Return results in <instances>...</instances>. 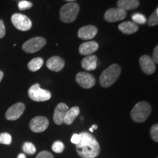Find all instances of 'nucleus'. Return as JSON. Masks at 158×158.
<instances>
[{
  "instance_id": "2eb2a0df",
  "label": "nucleus",
  "mask_w": 158,
  "mask_h": 158,
  "mask_svg": "<svg viewBox=\"0 0 158 158\" xmlns=\"http://www.w3.org/2000/svg\"><path fill=\"white\" fill-rule=\"evenodd\" d=\"M46 66L49 70L54 71V72H59L64 68V61L59 56H52L48 59Z\"/></svg>"
},
{
  "instance_id": "a211bd4d",
  "label": "nucleus",
  "mask_w": 158,
  "mask_h": 158,
  "mask_svg": "<svg viewBox=\"0 0 158 158\" xmlns=\"http://www.w3.org/2000/svg\"><path fill=\"white\" fill-rule=\"evenodd\" d=\"M118 29L123 34L131 35L138 30V27L137 24L133 21H126L118 25Z\"/></svg>"
},
{
  "instance_id": "aec40b11",
  "label": "nucleus",
  "mask_w": 158,
  "mask_h": 158,
  "mask_svg": "<svg viewBox=\"0 0 158 158\" xmlns=\"http://www.w3.org/2000/svg\"><path fill=\"white\" fill-rule=\"evenodd\" d=\"M79 114H80V109L77 106H74V107L70 108L67 111L66 114H65L64 118V122L65 124L70 125L75 121V119L78 117Z\"/></svg>"
},
{
  "instance_id": "4468645a",
  "label": "nucleus",
  "mask_w": 158,
  "mask_h": 158,
  "mask_svg": "<svg viewBox=\"0 0 158 158\" xmlns=\"http://www.w3.org/2000/svg\"><path fill=\"white\" fill-rule=\"evenodd\" d=\"M68 106L64 102H60L56 106V108L54 110V114L53 118L55 124L60 125L64 122V118L67 111L68 110Z\"/></svg>"
},
{
  "instance_id": "c85d7f7f",
  "label": "nucleus",
  "mask_w": 158,
  "mask_h": 158,
  "mask_svg": "<svg viewBox=\"0 0 158 158\" xmlns=\"http://www.w3.org/2000/svg\"><path fill=\"white\" fill-rule=\"evenodd\" d=\"M36 158H54V156L48 151H42L37 155Z\"/></svg>"
},
{
  "instance_id": "9b49d317",
  "label": "nucleus",
  "mask_w": 158,
  "mask_h": 158,
  "mask_svg": "<svg viewBox=\"0 0 158 158\" xmlns=\"http://www.w3.org/2000/svg\"><path fill=\"white\" fill-rule=\"evenodd\" d=\"M76 80L77 83L84 89H91L95 85V78L92 75L88 73H78L76 75Z\"/></svg>"
},
{
  "instance_id": "a878e982",
  "label": "nucleus",
  "mask_w": 158,
  "mask_h": 158,
  "mask_svg": "<svg viewBox=\"0 0 158 158\" xmlns=\"http://www.w3.org/2000/svg\"><path fill=\"white\" fill-rule=\"evenodd\" d=\"M158 23V9L157 8L155 11L152 14L151 16L149 17V21H148V24L151 27L157 25Z\"/></svg>"
},
{
  "instance_id": "c756f323",
  "label": "nucleus",
  "mask_w": 158,
  "mask_h": 158,
  "mask_svg": "<svg viewBox=\"0 0 158 158\" xmlns=\"http://www.w3.org/2000/svg\"><path fill=\"white\" fill-rule=\"evenodd\" d=\"M5 27L2 20H0V39L2 38L5 35Z\"/></svg>"
},
{
  "instance_id": "0eeeda50",
  "label": "nucleus",
  "mask_w": 158,
  "mask_h": 158,
  "mask_svg": "<svg viewBox=\"0 0 158 158\" xmlns=\"http://www.w3.org/2000/svg\"><path fill=\"white\" fill-rule=\"evenodd\" d=\"M11 21L15 28L20 31H28L32 26L31 20L27 15L21 13H15L12 15Z\"/></svg>"
},
{
  "instance_id": "4be33fe9",
  "label": "nucleus",
  "mask_w": 158,
  "mask_h": 158,
  "mask_svg": "<svg viewBox=\"0 0 158 158\" xmlns=\"http://www.w3.org/2000/svg\"><path fill=\"white\" fill-rule=\"evenodd\" d=\"M23 152L26 154H28V155H34L36 152V147H35V145L31 142H26L23 143L22 147Z\"/></svg>"
},
{
  "instance_id": "473e14b6",
  "label": "nucleus",
  "mask_w": 158,
  "mask_h": 158,
  "mask_svg": "<svg viewBox=\"0 0 158 158\" xmlns=\"http://www.w3.org/2000/svg\"><path fill=\"white\" fill-rule=\"evenodd\" d=\"M18 158H27V157H26V155H24V154L21 153V154H20L19 156H18Z\"/></svg>"
},
{
  "instance_id": "20e7f679",
  "label": "nucleus",
  "mask_w": 158,
  "mask_h": 158,
  "mask_svg": "<svg viewBox=\"0 0 158 158\" xmlns=\"http://www.w3.org/2000/svg\"><path fill=\"white\" fill-rule=\"evenodd\" d=\"M80 7L76 2H69L62 6L59 12L60 20L64 23H71L78 16Z\"/></svg>"
},
{
  "instance_id": "2f4dec72",
  "label": "nucleus",
  "mask_w": 158,
  "mask_h": 158,
  "mask_svg": "<svg viewBox=\"0 0 158 158\" xmlns=\"http://www.w3.org/2000/svg\"><path fill=\"white\" fill-rule=\"evenodd\" d=\"M152 59V60L154 61V62L155 63L158 62V46H156L155 49H154Z\"/></svg>"
},
{
  "instance_id": "f257e3e1",
  "label": "nucleus",
  "mask_w": 158,
  "mask_h": 158,
  "mask_svg": "<svg viewBox=\"0 0 158 158\" xmlns=\"http://www.w3.org/2000/svg\"><path fill=\"white\" fill-rule=\"evenodd\" d=\"M81 140L76 144L78 155L82 158H95L100 152L99 143L92 134L83 132L80 133Z\"/></svg>"
},
{
  "instance_id": "9d476101",
  "label": "nucleus",
  "mask_w": 158,
  "mask_h": 158,
  "mask_svg": "<svg viewBox=\"0 0 158 158\" xmlns=\"http://www.w3.org/2000/svg\"><path fill=\"white\" fill-rule=\"evenodd\" d=\"M127 16L125 10L121 8H110L106 10L104 15V19L108 22H116L122 21Z\"/></svg>"
},
{
  "instance_id": "cd10ccee",
  "label": "nucleus",
  "mask_w": 158,
  "mask_h": 158,
  "mask_svg": "<svg viewBox=\"0 0 158 158\" xmlns=\"http://www.w3.org/2000/svg\"><path fill=\"white\" fill-rule=\"evenodd\" d=\"M150 135H151L152 138L153 139L154 141H158V124H154L152 127H151L150 130Z\"/></svg>"
},
{
  "instance_id": "f03ea898",
  "label": "nucleus",
  "mask_w": 158,
  "mask_h": 158,
  "mask_svg": "<svg viewBox=\"0 0 158 158\" xmlns=\"http://www.w3.org/2000/svg\"><path fill=\"white\" fill-rule=\"evenodd\" d=\"M121 68L117 64L110 65L100 75V85L104 88H108L111 86L119 77L120 74H121Z\"/></svg>"
},
{
  "instance_id": "6e6552de",
  "label": "nucleus",
  "mask_w": 158,
  "mask_h": 158,
  "mask_svg": "<svg viewBox=\"0 0 158 158\" xmlns=\"http://www.w3.org/2000/svg\"><path fill=\"white\" fill-rule=\"evenodd\" d=\"M49 125L48 119L45 116H35L30 121L29 127L34 133H42Z\"/></svg>"
},
{
  "instance_id": "ddd939ff",
  "label": "nucleus",
  "mask_w": 158,
  "mask_h": 158,
  "mask_svg": "<svg viewBox=\"0 0 158 158\" xmlns=\"http://www.w3.org/2000/svg\"><path fill=\"white\" fill-rule=\"evenodd\" d=\"M98 33V29L93 25H88L79 29L78 36L80 39L88 40L94 38Z\"/></svg>"
},
{
  "instance_id": "72a5a7b5",
  "label": "nucleus",
  "mask_w": 158,
  "mask_h": 158,
  "mask_svg": "<svg viewBox=\"0 0 158 158\" xmlns=\"http://www.w3.org/2000/svg\"><path fill=\"white\" fill-rule=\"evenodd\" d=\"M3 77H4V73H3V72H2V71L0 70V82H1V81H2V80Z\"/></svg>"
},
{
  "instance_id": "c9c22d12",
  "label": "nucleus",
  "mask_w": 158,
  "mask_h": 158,
  "mask_svg": "<svg viewBox=\"0 0 158 158\" xmlns=\"http://www.w3.org/2000/svg\"><path fill=\"white\" fill-rule=\"evenodd\" d=\"M65 1L67 2H73L74 1H76V0H65Z\"/></svg>"
},
{
  "instance_id": "f8f14e48",
  "label": "nucleus",
  "mask_w": 158,
  "mask_h": 158,
  "mask_svg": "<svg viewBox=\"0 0 158 158\" xmlns=\"http://www.w3.org/2000/svg\"><path fill=\"white\" fill-rule=\"evenodd\" d=\"M139 64L143 73L147 75H152L155 72V63L154 62L151 56L143 55L139 59Z\"/></svg>"
},
{
  "instance_id": "b1692460",
  "label": "nucleus",
  "mask_w": 158,
  "mask_h": 158,
  "mask_svg": "<svg viewBox=\"0 0 158 158\" xmlns=\"http://www.w3.org/2000/svg\"><path fill=\"white\" fill-rule=\"evenodd\" d=\"M12 142V137L9 133H2L0 134V143L10 145Z\"/></svg>"
},
{
  "instance_id": "39448f33",
  "label": "nucleus",
  "mask_w": 158,
  "mask_h": 158,
  "mask_svg": "<svg viewBox=\"0 0 158 158\" xmlns=\"http://www.w3.org/2000/svg\"><path fill=\"white\" fill-rule=\"evenodd\" d=\"M28 95L31 100L35 102H44L50 100L51 93L49 91L43 89L39 84H35L29 88Z\"/></svg>"
},
{
  "instance_id": "dca6fc26",
  "label": "nucleus",
  "mask_w": 158,
  "mask_h": 158,
  "mask_svg": "<svg viewBox=\"0 0 158 158\" xmlns=\"http://www.w3.org/2000/svg\"><path fill=\"white\" fill-rule=\"evenodd\" d=\"M98 48L99 45L95 41H88V42L82 43L79 46L78 51L81 55L89 56V55H92V54L96 52Z\"/></svg>"
},
{
  "instance_id": "5701e85b",
  "label": "nucleus",
  "mask_w": 158,
  "mask_h": 158,
  "mask_svg": "<svg viewBox=\"0 0 158 158\" xmlns=\"http://www.w3.org/2000/svg\"><path fill=\"white\" fill-rule=\"evenodd\" d=\"M132 19H133L134 23H138V24H144L147 21L146 17L141 13H135V14H133L132 15Z\"/></svg>"
},
{
  "instance_id": "412c9836",
  "label": "nucleus",
  "mask_w": 158,
  "mask_h": 158,
  "mask_svg": "<svg viewBox=\"0 0 158 158\" xmlns=\"http://www.w3.org/2000/svg\"><path fill=\"white\" fill-rule=\"evenodd\" d=\"M43 59L40 57H37L31 59L28 63V68L29 70H31V72H36V71L39 70L40 69L42 68L43 64Z\"/></svg>"
},
{
  "instance_id": "f704fd0d",
  "label": "nucleus",
  "mask_w": 158,
  "mask_h": 158,
  "mask_svg": "<svg viewBox=\"0 0 158 158\" xmlns=\"http://www.w3.org/2000/svg\"><path fill=\"white\" fill-rule=\"evenodd\" d=\"M98 125H97V124H93V125H92V127H91V128H92V130H97V129H98Z\"/></svg>"
},
{
  "instance_id": "7ed1b4c3",
  "label": "nucleus",
  "mask_w": 158,
  "mask_h": 158,
  "mask_svg": "<svg viewBox=\"0 0 158 158\" xmlns=\"http://www.w3.org/2000/svg\"><path fill=\"white\" fill-rule=\"evenodd\" d=\"M152 112L151 106L147 102H139L134 106L131 110L132 118L135 122H143L147 119Z\"/></svg>"
},
{
  "instance_id": "393cba45",
  "label": "nucleus",
  "mask_w": 158,
  "mask_h": 158,
  "mask_svg": "<svg viewBox=\"0 0 158 158\" xmlns=\"http://www.w3.org/2000/svg\"><path fill=\"white\" fill-rule=\"evenodd\" d=\"M64 149V145L62 141H55L52 145V150L56 153H62Z\"/></svg>"
},
{
  "instance_id": "bb28decb",
  "label": "nucleus",
  "mask_w": 158,
  "mask_h": 158,
  "mask_svg": "<svg viewBox=\"0 0 158 158\" xmlns=\"http://www.w3.org/2000/svg\"><path fill=\"white\" fill-rule=\"evenodd\" d=\"M18 6H19V8L20 10H25L30 9L33 6V4L30 2L26 1V0H22V1L19 2Z\"/></svg>"
},
{
  "instance_id": "1a4fd4ad",
  "label": "nucleus",
  "mask_w": 158,
  "mask_h": 158,
  "mask_svg": "<svg viewBox=\"0 0 158 158\" xmlns=\"http://www.w3.org/2000/svg\"><path fill=\"white\" fill-rule=\"evenodd\" d=\"M24 110L25 105L23 102H17L7 109L5 114V117L10 121H15L21 117Z\"/></svg>"
},
{
  "instance_id": "7c9ffc66",
  "label": "nucleus",
  "mask_w": 158,
  "mask_h": 158,
  "mask_svg": "<svg viewBox=\"0 0 158 158\" xmlns=\"http://www.w3.org/2000/svg\"><path fill=\"white\" fill-rule=\"evenodd\" d=\"M80 140H81L80 134L75 133V134H73V135H72V137H71V142H72L73 143L76 144V145L79 143Z\"/></svg>"
},
{
  "instance_id": "423d86ee",
  "label": "nucleus",
  "mask_w": 158,
  "mask_h": 158,
  "mask_svg": "<svg viewBox=\"0 0 158 158\" xmlns=\"http://www.w3.org/2000/svg\"><path fill=\"white\" fill-rule=\"evenodd\" d=\"M45 44H46L45 39L41 37H36L26 41L22 45V48L26 53L33 54L42 49Z\"/></svg>"
},
{
  "instance_id": "f3484780",
  "label": "nucleus",
  "mask_w": 158,
  "mask_h": 158,
  "mask_svg": "<svg viewBox=\"0 0 158 158\" xmlns=\"http://www.w3.org/2000/svg\"><path fill=\"white\" fill-rule=\"evenodd\" d=\"M98 57L95 55H89L84 57L81 61L82 68L87 71L94 70L97 68Z\"/></svg>"
},
{
  "instance_id": "6ab92c4d",
  "label": "nucleus",
  "mask_w": 158,
  "mask_h": 158,
  "mask_svg": "<svg viewBox=\"0 0 158 158\" xmlns=\"http://www.w3.org/2000/svg\"><path fill=\"white\" fill-rule=\"evenodd\" d=\"M139 5L140 2L138 0H118L117 2L118 8H121L125 11L135 10Z\"/></svg>"
}]
</instances>
